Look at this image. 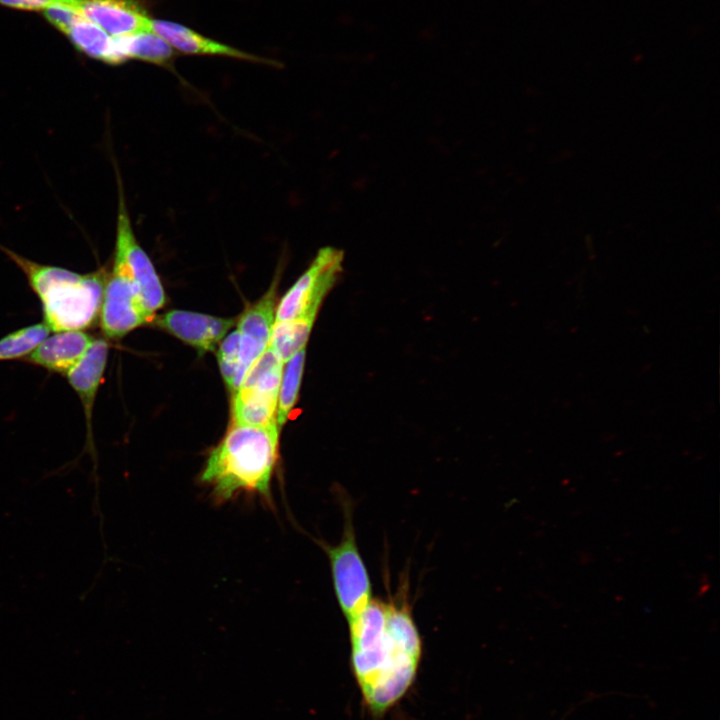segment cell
I'll return each mask as SVG.
<instances>
[{"mask_svg":"<svg viewBox=\"0 0 720 720\" xmlns=\"http://www.w3.org/2000/svg\"><path fill=\"white\" fill-rule=\"evenodd\" d=\"M384 602L370 601L348 622L350 664L362 702L375 717L383 716L414 684L423 654L407 593Z\"/></svg>","mask_w":720,"mask_h":720,"instance_id":"1","label":"cell"},{"mask_svg":"<svg viewBox=\"0 0 720 720\" xmlns=\"http://www.w3.org/2000/svg\"><path fill=\"white\" fill-rule=\"evenodd\" d=\"M279 433L277 425H230L223 439L210 450L198 479L216 504L241 496L271 504Z\"/></svg>","mask_w":720,"mask_h":720,"instance_id":"2","label":"cell"},{"mask_svg":"<svg viewBox=\"0 0 720 720\" xmlns=\"http://www.w3.org/2000/svg\"><path fill=\"white\" fill-rule=\"evenodd\" d=\"M0 250L25 275L40 301L43 323L50 331L84 330L99 319L105 269L82 274L37 263L1 244Z\"/></svg>","mask_w":720,"mask_h":720,"instance_id":"3","label":"cell"},{"mask_svg":"<svg viewBox=\"0 0 720 720\" xmlns=\"http://www.w3.org/2000/svg\"><path fill=\"white\" fill-rule=\"evenodd\" d=\"M344 504V529L336 545L322 543L328 556L332 583L339 607L347 622L359 616L372 600V586L360 554L350 505Z\"/></svg>","mask_w":720,"mask_h":720,"instance_id":"4","label":"cell"},{"mask_svg":"<svg viewBox=\"0 0 720 720\" xmlns=\"http://www.w3.org/2000/svg\"><path fill=\"white\" fill-rule=\"evenodd\" d=\"M118 179V210L113 259L118 261L135 283L150 322L163 307L165 293L157 271L136 239L127 209L122 183Z\"/></svg>","mask_w":720,"mask_h":720,"instance_id":"5","label":"cell"},{"mask_svg":"<svg viewBox=\"0 0 720 720\" xmlns=\"http://www.w3.org/2000/svg\"><path fill=\"white\" fill-rule=\"evenodd\" d=\"M343 251L319 249L313 261L276 306L275 321L316 317L321 302L342 271Z\"/></svg>","mask_w":720,"mask_h":720,"instance_id":"6","label":"cell"},{"mask_svg":"<svg viewBox=\"0 0 720 720\" xmlns=\"http://www.w3.org/2000/svg\"><path fill=\"white\" fill-rule=\"evenodd\" d=\"M98 320L108 339L123 338L132 330L150 322L135 283L125 268L114 259L112 270L107 273Z\"/></svg>","mask_w":720,"mask_h":720,"instance_id":"7","label":"cell"},{"mask_svg":"<svg viewBox=\"0 0 720 720\" xmlns=\"http://www.w3.org/2000/svg\"><path fill=\"white\" fill-rule=\"evenodd\" d=\"M276 287L277 280L260 300L244 311L239 319L237 327L239 364L232 394L238 389L254 361L269 345L275 322Z\"/></svg>","mask_w":720,"mask_h":720,"instance_id":"8","label":"cell"},{"mask_svg":"<svg viewBox=\"0 0 720 720\" xmlns=\"http://www.w3.org/2000/svg\"><path fill=\"white\" fill-rule=\"evenodd\" d=\"M81 16L111 36L152 31L147 8L140 0H75Z\"/></svg>","mask_w":720,"mask_h":720,"instance_id":"9","label":"cell"},{"mask_svg":"<svg viewBox=\"0 0 720 720\" xmlns=\"http://www.w3.org/2000/svg\"><path fill=\"white\" fill-rule=\"evenodd\" d=\"M153 320L160 328L202 354L214 351L235 323L232 318H221L184 310H172Z\"/></svg>","mask_w":720,"mask_h":720,"instance_id":"10","label":"cell"},{"mask_svg":"<svg viewBox=\"0 0 720 720\" xmlns=\"http://www.w3.org/2000/svg\"><path fill=\"white\" fill-rule=\"evenodd\" d=\"M108 351L109 345L106 339L94 338L85 354L65 374L70 387L81 402L89 443L93 442V409L106 368Z\"/></svg>","mask_w":720,"mask_h":720,"instance_id":"11","label":"cell"},{"mask_svg":"<svg viewBox=\"0 0 720 720\" xmlns=\"http://www.w3.org/2000/svg\"><path fill=\"white\" fill-rule=\"evenodd\" d=\"M152 31L167 42L175 51L195 56H221L237 60L276 65L265 59L229 45L210 39L179 23L153 19Z\"/></svg>","mask_w":720,"mask_h":720,"instance_id":"12","label":"cell"},{"mask_svg":"<svg viewBox=\"0 0 720 720\" xmlns=\"http://www.w3.org/2000/svg\"><path fill=\"white\" fill-rule=\"evenodd\" d=\"M94 337L84 330L54 332L24 358L25 362L50 372L66 374L85 354Z\"/></svg>","mask_w":720,"mask_h":720,"instance_id":"13","label":"cell"},{"mask_svg":"<svg viewBox=\"0 0 720 720\" xmlns=\"http://www.w3.org/2000/svg\"><path fill=\"white\" fill-rule=\"evenodd\" d=\"M113 37L121 63L136 59L175 71V50L153 31Z\"/></svg>","mask_w":720,"mask_h":720,"instance_id":"14","label":"cell"},{"mask_svg":"<svg viewBox=\"0 0 720 720\" xmlns=\"http://www.w3.org/2000/svg\"><path fill=\"white\" fill-rule=\"evenodd\" d=\"M73 45L84 54L107 64H121L114 37L85 17H80L67 33Z\"/></svg>","mask_w":720,"mask_h":720,"instance_id":"15","label":"cell"},{"mask_svg":"<svg viewBox=\"0 0 720 720\" xmlns=\"http://www.w3.org/2000/svg\"><path fill=\"white\" fill-rule=\"evenodd\" d=\"M315 317L307 316L290 321H275L269 345L285 363L305 348Z\"/></svg>","mask_w":720,"mask_h":720,"instance_id":"16","label":"cell"},{"mask_svg":"<svg viewBox=\"0 0 720 720\" xmlns=\"http://www.w3.org/2000/svg\"><path fill=\"white\" fill-rule=\"evenodd\" d=\"M305 355V348H303L284 363L276 414V422L280 430L296 403L304 370Z\"/></svg>","mask_w":720,"mask_h":720,"instance_id":"17","label":"cell"},{"mask_svg":"<svg viewBox=\"0 0 720 720\" xmlns=\"http://www.w3.org/2000/svg\"><path fill=\"white\" fill-rule=\"evenodd\" d=\"M49 332L48 327L41 322L3 336L0 338V361L24 359Z\"/></svg>","mask_w":720,"mask_h":720,"instance_id":"18","label":"cell"},{"mask_svg":"<svg viewBox=\"0 0 720 720\" xmlns=\"http://www.w3.org/2000/svg\"><path fill=\"white\" fill-rule=\"evenodd\" d=\"M216 356L225 384L233 392L239 364V333L237 329L223 338L217 349Z\"/></svg>","mask_w":720,"mask_h":720,"instance_id":"19","label":"cell"},{"mask_svg":"<svg viewBox=\"0 0 720 720\" xmlns=\"http://www.w3.org/2000/svg\"><path fill=\"white\" fill-rule=\"evenodd\" d=\"M45 18L63 33L82 17L75 0H58L43 10Z\"/></svg>","mask_w":720,"mask_h":720,"instance_id":"20","label":"cell"},{"mask_svg":"<svg viewBox=\"0 0 720 720\" xmlns=\"http://www.w3.org/2000/svg\"><path fill=\"white\" fill-rule=\"evenodd\" d=\"M58 0H0V4L22 10H44Z\"/></svg>","mask_w":720,"mask_h":720,"instance_id":"21","label":"cell"}]
</instances>
